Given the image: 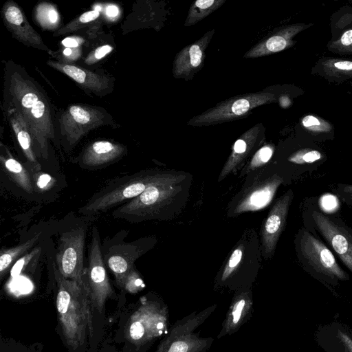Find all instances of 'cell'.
Masks as SVG:
<instances>
[{
	"mask_svg": "<svg viewBox=\"0 0 352 352\" xmlns=\"http://www.w3.org/2000/svg\"><path fill=\"white\" fill-rule=\"evenodd\" d=\"M17 116V115H16ZM17 116L18 122L14 121L12 124L14 130L15 131L17 140L21 147L27 160L32 165L34 171H38L41 169V165L38 163L35 152L32 147V135L27 125L22 120V126L21 125V119ZM22 119V118H21Z\"/></svg>",
	"mask_w": 352,
	"mask_h": 352,
	"instance_id": "28",
	"label": "cell"
},
{
	"mask_svg": "<svg viewBox=\"0 0 352 352\" xmlns=\"http://www.w3.org/2000/svg\"><path fill=\"white\" fill-rule=\"evenodd\" d=\"M226 0H197L192 2L188 12L184 26L195 25L223 6Z\"/></svg>",
	"mask_w": 352,
	"mask_h": 352,
	"instance_id": "27",
	"label": "cell"
},
{
	"mask_svg": "<svg viewBox=\"0 0 352 352\" xmlns=\"http://www.w3.org/2000/svg\"><path fill=\"white\" fill-rule=\"evenodd\" d=\"M190 175L181 176L148 186L139 196L122 204L112 217L131 223L150 220H167L179 213L190 195Z\"/></svg>",
	"mask_w": 352,
	"mask_h": 352,
	"instance_id": "1",
	"label": "cell"
},
{
	"mask_svg": "<svg viewBox=\"0 0 352 352\" xmlns=\"http://www.w3.org/2000/svg\"><path fill=\"white\" fill-rule=\"evenodd\" d=\"M335 191H338L346 194H352V184H338L336 188L333 189Z\"/></svg>",
	"mask_w": 352,
	"mask_h": 352,
	"instance_id": "41",
	"label": "cell"
},
{
	"mask_svg": "<svg viewBox=\"0 0 352 352\" xmlns=\"http://www.w3.org/2000/svg\"><path fill=\"white\" fill-rule=\"evenodd\" d=\"M338 338L347 352H352V339L345 333L339 331Z\"/></svg>",
	"mask_w": 352,
	"mask_h": 352,
	"instance_id": "38",
	"label": "cell"
},
{
	"mask_svg": "<svg viewBox=\"0 0 352 352\" xmlns=\"http://www.w3.org/2000/svg\"><path fill=\"white\" fill-rule=\"evenodd\" d=\"M63 54L65 56H69L72 55V51L71 48H65L63 51Z\"/></svg>",
	"mask_w": 352,
	"mask_h": 352,
	"instance_id": "43",
	"label": "cell"
},
{
	"mask_svg": "<svg viewBox=\"0 0 352 352\" xmlns=\"http://www.w3.org/2000/svg\"><path fill=\"white\" fill-rule=\"evenodd\" d=\"M183 174L184 172L151 169L117 178L92 195L78 212L87 216L107 212L139 196L154 184L178 177Z\"/></svg>",
	"mask_w": 352,
	"mask_h": 352,
	"instance_id": "4",
	"label": "cell"
},
{
	"mask_svg": "<svg viewBox=\"0 0 352 352\" xmlns=\"http://www.w3.org/2000/svg\"><path fill=\"white\" fill-rule=\"evenodd\" d=\"M38 22L45 28H54L60 21L57 10L52 6H41L37 12Z\"/></svg>",
	"mask_w": 352,
	"mask_h": 352,
	"instance_id": "32",
	"label": "cell"
},
{
	"mask_svg": "<svg viewBox=\"0 0 352 352\" xmlns=\"http://www.w3.org/2000/svg\"><path fill=\"white\" fill-rule=\"evenodd\" d=\"M214 34V30L206 32L195 42L186 45L175 55L172 74L176 79L191 80L203 67L206 49Z\"/></svg>",
	"mask_w": 352,
	"mask_h": 352,
	"instance_id": "16",
	"label": "cell"
},
{
	"mask_svg": "<svg viewBox=\"0 0 352 352\" xmlns=\"http://www.w3.org/2000/svg\"><path fill=\"white\" fill-rule=\"evenodd\" d=\"M311 74L329 82L340 84L352 78V60L322 58L312 67Z\"/></svg>",
	"mask_w": 352,
	"mask_h": 352,
	"instance_id": "23",
	"label": "cell"
},
{
	"mask_svg": "<svg viewBox=\"0 0 352 352\" xmlns=\"http://www.w3.org/2000/svg\"><path fill=\"white\" fill-rule=\"evenodd\" d=\"M126 152L121 144L107 140L96 141L88 146L80 157V164L86 168L105 166L119 160Z\"/></svg>",
	"mask_w": 352,
	"mask_h": 352,
	"instance_id": "21",
	"label": "cell"
},
{
	"mask_svg": "<svg viewBox=\"0 0 352 352\" xmlns=\"http://www.w3.org/2000/svg\"><path fill=\"white\" fill-rule=\"evenodd\" d=\"M278 95L267 89L253 93H246L217 103L201 114L195 116L187 122L190 126H208L244 118L256 107L277 102Z\"/></svg>",
	"mask_w": 352,
	"mask_h": 352,
	"instance_id": "8",
	"label": "cell"
},
{
	"mask_svg": "<svg viewBox=\"0 0 352 352\" xmlns=\"http://www.w3.org/2000/svg\"><path fill=\"white\" fill-rule=\"evenodd\" d=\"M334 192L338 198L352 210V194H346L335 190Z\"/></svg>",
	"mask_w": 352,
	"mask_h": 352,
	"instance_id": "39",
	"label": "cell"
},
{
	"mask_svg": "<svg viewBox=\"0 0 352 352\" xmlns=\"http://www.w3.org/2000/svg\"><path fill=\"white\" fill-rule=\"evenodd\" d=\"M111 117L104 111L80 105L70 106L61 116V132L67 142L74 145L91 130L109 124Z\"/></svg>",
	"mask_w": 352,
	"mask_h": 352,
	"instance_id": "13",
	"label": "cell"
},
{
	"mask_svg": "<svg viewBox=\"0 0 352 352\" xmlns=\"http://www.w3.org/2000/svg\"><path fill=\"white\" fill-rule=\"evenodd\" d=\"M252 309L253 297L250 287L236 291L217 338L231 336L239 331L251 317Z\"/></svg>",
	"mask_w": 352,
	"mask_h": 352,
	"instance_id": "19",
	"label": "cell"
},
{
	"mask_svg": "<svg viewBox=\"0 0 352 352\" xmlns=\"http://www.w3.org/2000/svg\"><path fill=\"white\" fill-rule=\"evenodd\" d=\"M40 234L19 245L1 250L0 254V278L2 279L8 271L12 267L22 255L34 245L38 241Z\"/></svg>",
	"mask_w": 352,
	"mask_h": 352,
	"instance_id": "26",
	"label": "cell"
},
{
	"mask_svg": "<svg viewBox=\"0 0 352 352\" xmlns=\"http://www.w3.org/2000/svg\"><path fill=\"white\" fill-rule=\"evenodd\" d=\"M312 25L313 23H295L279 28L252 47L245 53L243 57L259 58L287 50L296 43L294 41L296 35Z\"/></svg>",
	"mask_w": 352,
	"mask_h": 352,
	"instance_id": "18",
	"label": "cell"
},
{
	"mask_svg": "<svg viewBox=\"0 0 352 352\" xmlns=\"http://www.w3.org/2000/svg\"><path fill=\"white\" fill-rule=\"evenodd\" d=\"M216 308L214 304L177 320L170 326L155 352H206L214 342V338H203L196 330Z\"/></svg>",
	"mask_w": 352,
	"mask_h": 352,
	"instance_id": "7",
	"label": "cell"
},
{
	"mask_svg": "<svg viewBox=\"0 0 352 352\" xmlns=\"http://www.w3.org/2000/svg\"><path fill=\"white\" fill-rule=\"evenodd\" d=\"M285 183L282 173H265L256 170V175L236 195L228 211L230 217L257 211L270 204L279 186Z\"/></svg>",
	"mask_w": 352,
	"mask_h": 352,
	"instance_id": "10",
	"label": "cell"
},
{
	"mask_svg": "<svg viewBox=\"0 0 352 352\" xmlns=\"http://www.w3.org/2000/svg\"><path fill=\"white\" fill-rule=\"evenodd\" d=\"M106 14L110 18H114L119 14V9L115 5H109L106 8Z\"/></svg>",
	"mask_w": 352,
	"mask_h": 352,
	"instance_id": "42",
	"label": "cell"
},
{
	"mask_svg": "<svg viewBox=\"0 0 352 352\" xmlns=\"http://www.w3.org/2000/svg\"><path fill=\"white\" fill-rule=\"evenodd\" d=\"M326 160V155L318 149L305 148L290 155L287 161L296 168H299L298 175L311 173Z\"/></svg>",
	"mask_w": 352,
	"mask_h": 352,
	"instance_id": "24",
	"label": "cell"
},
{
	"mask_svg": "<svg viewBox=\"0 0 352 352\" xmlns=\"http://www.w3.org/2000/svg\"><path fill=\"white\" fill-rule=\"evenodd\" d=\"M85 282L91 305L102 311L106 300L113 294L102 254L100 234L96 227L92 229L88 266L85 268Z\"/></svg>",
	"mask_w": 352,
	"mask_h": 352,
	"instance_id": "12",
	"label": "cell"
},
{
	"mask_svg": "<svg viewBox=\"0 0 352 352\" xmlns=\"http://www.w3.org/2000/svg\"><path fill=\"white\" fill-rule=\"evenodd\" d=\"M144 283L140 273L134 266L126 276L122 287L128 292L135 294L139 292L144 287Z\"/></svg>",
	"mask_w": 352,
	"mask_h": 352,
	"instance_id": "33",
	"label": "cell"
},
{
	"mask_svg": "<svg viewBox=\"0 0 352 352\" xmlns=\"http://www.w3.org/2000/svg\"><path fill=\"white\" fill-rule=\"evenodd\" d=\"M302 216L303 226L322 239L352 273V226L337 215L325 214L308 201Z\"/></svg>",
	"mask_w": 352,
	"mask_h": 352,
	"instance_id": "6",
	"label": "cell"
},
{
	"mask_svg": "<svg viewBox=\"0 0 352 352\" xmlns=\"http://www.w3.org/2000/svg\"><path fill=\"white\" fill-rule=\"evenodd\" d=\"M349 84H350V85H351V88H352V82H350V83H349Z\"/></svg>",
	"mask_w": 352,
	"mask_h": 352,
	"instance_id": "44",
	"label": "cell"
},
{
	"mask_svg": "<svg viewBox=\"0 0 352 352\" xmlns=\"http://www.w3.org/2000/svg\"><path fill=\"white\" fill-rule=\"evenodd\" d=\"M38 252H40V248H34L31 252L27 253L25 255L20 258L13 265L12 268L11 270V275L13 277L18 276L21 272V271L28 265V264L33 258V257L38 253Z\"/></svg>",
	"mask_w": 352,
	"mask_h": 352,
	"instance_id": "36",
	"label": "cell"
},
{
	"mask_svg": "<svg viewBox=\"0 0 352 352\" xmlns=\"http://www.w3.org/2000/svg\"><path fill=\"white\" fill-rule=\"evenodd\" d=\"M301 125L307 131L318 138L333 132V126L329 122L312 115L305 116L301 120Z\"/></svg>",
	"mask_w": 352,
	"mask_h": 352,
	"instance_id": "30",
	"label": "cell"
},
{
	"mask_svg": "<svg viewBox=\"0 0 352 352\" xmlns=\"http://www.w3.org/2000/svg\"><path fill=\"white\" fill-rule=\"evenodd\" d=\"M113 50V47L109 45H104L98 47L93 55L89 57V59L86 60V62H94V60H97L104 57L107 54L111 52Z\"/></svg>",
	"mask_w": 352,
	"mask_h": 352,
	"instance_id": "37",
	"label": "cell"
},
{
	"mask_svg": "<svg viewBox=\"0 0 352 352\" xmlns=\"http://www.w3.org/2000/svg\"><path fill=\"white\" fill-rule=\"evenodd\" d=\"M327 47L335 54L352 55V28L344 31L338 38L330 41Z\"/></svg>",
	"mask_w": 352,
	"mask_h": 352,
	"instance_id": "31",
	"label": "cell"
},
{
	"mask_svg": "<svg viewBox=\"0 0 352 352\" xmlns=\"http://www.w3.org/2000/svg\"><path fill=\"white\" fill-rule=\"evenodd\" d=\"M274 146L272 144H265L254 153L250 162L241 172V176L251 173L267 164L273 155Z\"/></svg>",
	"mask_w": 352,
	"mask_h": 352,
	"instance_id": "29",
	"label": "cell"
},
{
	"mask_svg": "<svg viewBox=\"0 0 352 352\" xmlns=\"http://www.w3.org/2000/svg\"><path fill=\"white\" fill-rule=\"evenodd\" d=\"M100 16V12L96 10L87 11L82 14L78 19L72 21L70 23L65 26L57 32L58 34H65L77 28L78 25L89 23L94 21Z\"/></svg>",
	"mask_w": 352,
	"mask_h": 352,
	"instance_id": "35",
	"label": "cell"
},
{
	"mask_svg": "<svg viewBox=\"0 0 352 352\" xmlns=\"http://www.w3.org/2000/svg\"><path fill=\"white\" fill-rule=\"evenodd\" d=\"M47 64L68 76L80 85L82 88L97 95L105 94L106 91L110 88V78L106 76L98 75L73 65L63 64L52 60H49Z\"/></svg>",
	"mask_w": 352,
	"mask_h": 352,
	"instance_id": "22",
	"label": "cell"
},
{
	"mask_svg": "<svg viewBox=\"0 0 352 352\" xmlns=\"http://www.w3.org/2000/svg\"><path fill=\"white\" fill-rule=\"evenodd\" d=\"M294 197L293 190L289 189L278 198L263 225L261 232V250L265 258L274 256L278 241L285 228Z\"/></svg>",
	"mask_w": 352,
	"mask_h": 352,
	"instance_id": "15",
	"label": "cell"
},
{
	"mask_svg": "<svg viewBox=\"0 0 352 352\" xmlns=\"http://www.w3.org/2000/svg\"><path fill=\"white\" fill-rule=\"evenodd\" d=\"M2 14L6 26L16 39L31 47L48 50L16 4L7 2L3 7Z\"/></svg>",
	"mask_w": 352,
	"mask_h": 352,
	"instance_id": "20",
	"label": "cell"
},
{
	"mask_svg": "<svg viewBox=\"0 0 352 352\" xmlns=\"http://www.w3.org/2000/svg\"><path fill=\"white\" fill-rule=\"evenodd\" d=\"M58 286L56 309L62 331L67 345L76 349L84 344L86 329L91 334V305L87 285L63 277L54 267Z\"/></svg>",
	"mask_w": 352,
	"mask_h": 352,
	"instance_id": "3",
	"label": "cell"
},
{
	"mask_svg": "<svg viewBox=\"0 0 352 352\" xmlns=\"http://www.w3.org/2000/svg\"><path fill=\"white\" fill-rule=\"evenodd\" d=\"M294 243L298 263L312 276L330 284L349 279L331 249L305 226L297 231Z\"/></svg>",
	"mask_w": 352,
	"mask_h": 352,
	"instance_id": "5",
	"label": "cell"
},
{
	"mask_svg": "<svg viewBox=\"0 0 352 352\" xmlns=\"http://www.w3.org/2000/svg\"><path fill=\"white\" fill-rule=\"evenodd\" d=\"M32 175V181L34 190L36 188L39 192H44L50 190L55 184V179L46 173H42L40 170L34 171Z\"/></svg>",
	"mask_w": 352,
	"mask_h": 352,
	"instance_id": "34",
	"label": "cell"
},
{
	"mask_svg": "<svg viewBox=\"0 0 352 352\" xmlns=\"http://www.w3.org/2000/svg\"><path fill=\"white\" fill-rule=\"evenodd\" d=\"M169 327L167 305L160 299L145 298L130 318L127 338L141 346L164 336Z\"/></svg>",
	"mask_w": 352,
	"mask_h": 352,
	"instance_id": "9",
	"label": "cell"
},
{
	"mask_svg": "<svg viewBox=\"0 0 352 352\" xmlns=\"http://www.w3.org/2000/svg\"><path fill=\"white\" fill-rule=\"evenodd\" d=\"M86 228L80 227L63 233L59 239L56 263L61 275L85 285L83 265Z\"/></svg>",
	"mask_w": 352,
	"mask_h": 352,
	"instance_id": "11",
	"label": "cell"
},
{
	"mask_svg": "<svg viewBox=\"0 0 352 352\" xmlns=\"http://www.w3.org/2000/svg\"><path fill=\"white\" fill-rule=\"evenodd\" d=\"M8 88L11 104L29 129L36 152L47 159L48 140L55 138L47 99L29 78L24 77L18 71L11 74Z\"/></svg>",
	"mask_w": 352,
	"mask_h": 352,
	"instance_id": "2",
	"label": "cell"
},
{
	"mask_svg": "<svg viewBox=\"0 0 352 352\" xmlns=\"http://www.w3.org/2000/svg\"><path fill=\"white\" fill-rule=\"evenodd\" d=\"M61 43L66 48H73L80 45V40L74 37H67L62 41Z\"/></svg>",
	"mask_w": 352,
	"mask_h": 352,
	"instance_id": "40",
	"label": "cell"
},
{
	"mask_svg": "<svg viewBox=\"0 0 352 352\" xmlns=\"http://www.w3.org/2000/svg\"><path fill=\"white\" fill-rule=\"evenodd\" d=\"M265 131V129L263 124L258 123L244 132L235 141L232 145L231 153L219 174V182L241 168L250 154L264 142Z\"/></svg>",
	"mask_w": 352,
	"mask_h": 352,
	"instance_id": "17",
	"label": "cell"
},
{
	"mask_svg": "<svg viewBox=\"0 0 352 352\" xmlns=\"http://www.w3.org/2000/svg\"><path fill=\"white\" fill-rule=\"evenodd\" d=\"M1 162L6 172L11 179L28 193L34 190L30 173L23 166L10 154L1 155Z\"/></svg>",
	"mask_w": 352,
	"mask_h": 352,
	"instance_id": "25",
	"label": "cell"
},
{
	"mask_svg": "<svg viewBox=\"0 0 352 352\" xmlns=\"http://www.w3.org/2000/svg\"><path fill=\"white\" fill-rule=\"evenodd\" d=\"M155 236H146L135 241L111 245L103 256L105 265L113 274L117 284L122 287L129 271L138 258L150 250L156 243Z\"/></svg>",
	"mask_w": 352,
	"mask_h": 352,
	"instance_id": "14",
	"label": "cell"
}]
</instances>
